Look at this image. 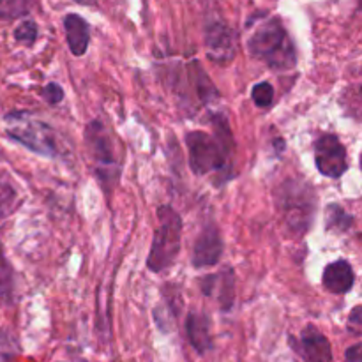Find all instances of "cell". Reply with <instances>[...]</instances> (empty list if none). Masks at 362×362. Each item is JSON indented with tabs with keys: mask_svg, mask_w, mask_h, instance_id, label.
Returning a JSON list of instances; mask_svg holds the SVG:
<instances>
[{
	"mask_svg": "<svg viewBox=\"0 0 362 362\" xmlns=\"http://www.w3.org/2000/svg\"><path fill=\"white\" fill-rule=\"evenodd\" d=\"M274 147H276V151H278V152H283V151H285V147H286L285 140H283V138H276Z\"/></svg>",
	"mask_w": 362,
	"mask_h": 362,
	"instance_id": "obj_24",
	"label": "cell"
},
{
	"mask_svg": "<svg viewBox=\"0 0 362 362\" xmlns=\"http://www.w3.org/2000/svg\"><path fill=\"white\" fill-rule=\"evenodd\" d=\"M200 288L205 297H212L225 311L235 303V274L233 269L226 267L216 274H207L200 278Z\"/></svg>",
	"mask_w": 362,
	"mask_h": 362,
	"instance_id": "obj_11",
	"label": "cell"
},
{
	"mask_svg": "<svg viewBox=\"0 0 362 362\" xmlns=\"http://www.w3.org/2000/svg\"><path fill=\"white\" fill-rule=\"evenodd\" d=\"M345 361L346 362H362L361 345H359V343H356V345H352L349 350H346V352H345Z\"/></svg>",
	"mask_w": 362,
	"mask_h": 362,
	"instance_id": "obj_23",
	"label": "cell"
},
{
	"mask_svg": "<svg viewBox=\"0 0 362 362\" xmlns=\"http://www.w3.org/2000/svg\"><path fill=\"white\" fill-rule=\"evenodd\" d=\"M186 74L187 81H189L191 87H193L194 98H197V101L200 103V105L209 106L211 103L218 101V88L212 83V80L209 78V74L205 73V69L202 67V64L198 62V60H193V62L187 64Z\"/></svg>",
	"mask_w": 362,
	"mask_h": 362,
	"instance_id": "obj_14",
	"label": "cell"
},
{
	"mask_svg": "<svg viewBox=\"0 0 362 362\" xmlns=\"http://www.w3.org/2000/svg\"><path fill=\"white\" fill-rule=\"evenodd\" d=\"M211 124L212 134L205 131H191L186 134L189 168L197 175L216 173V180L223 184L233 177L235 140L225 113L211 115Z\"/></svg>",
	"mask_w": 362,
	"mask_h": 362,
	"instance_id": "obj_1",
	"label": "cell"
},
{
	"mask_svg": "<svg viewBox=\"0 0 362 362\" xmlns=\"http://www.w3.org/2000/svg\"><path fill=\"white\" fill-rule=\"evenodd\" d=\"M257 18V25L247 23V27H255L247 39L250 55L272 71H292L297 66V52L285 25L276 16L258 14Z\"/></svg>",
	"mask_w": 362,
	"mask_h": 362,
	"instance_id": "obj_2",
	"label": "cell"
},
{
	"mask_svg": "<svg viewBox=\"0 0 362 362\" xmlns=\"http://www.w3.org/2000/svg\"><path fill=\"white\" fill-rule=\"evenodd\" d=\"M76 362H88V361H85V359H80V361H76Z\"/></svg>",
	"mask_w": 362,
	"mask_h": 362,
	"instance_id": "obj_26",
	"label": "cell"
},
{
	"mask_svg": "<svg viewBox=\"0 0 362 362\" xmlns=\"http://www.w3.org/2000/svg\"><path fill=\"white\" fill-rule=\"evenodd\" d=\"M251 98L258 108H271L272 103H274V87L269 81H260L251 88Z\"/></svg>",
	"mask_w": 362,
	"mask_h": 362,
	"instance_id": "obj_19",
	"label": "cell"
},
{
	"mask_svg": "<svg viewBox=\"0 0 362 362\" xmlns=\"http://www.w3.org/2000/svg\"><path fill=\"white\" fill-rule=\"evenodd\" d=\"M356 283V272H354L352 264L349 260H336L331 262L327 267L324 269V276H322V285L327 292L334 293V296H345L354 288Z\"/></svg>",
	"mask_w": 362,
	"mask_h": 362,
	"instance_id": "obj_12",
	"label": "cell"
},
{
	"mask_svg": "<svg viewBox=\"0 0 362 362\" xmlns=\"http://www.w3.org/2000/svg\"><path fill=\"white\" fill-rule=\"evenodd\" d=\"M64 32H66L67 46L74 57H83L90 42V25L80 14H66L64 16Z\"/></svg>",
	"mask_w": 362,
	"mask_h": 362,
	"instance_id": "obj_13",
	"label": "cell"
},
{
	"mask_svg": "<svg viewBox=\"0 0 362 362\" xmlns=\"http://www.w3.org/2000/svg\"><path fill=\"white\" fill-rule=\"evenodd\" d=\"M14 292V272L7 258L0 250V297L6 300L11 299Z\"/></svg>",
	"mask_w": 362,
	"mask_h": 362,
	"instance_id": "obj_18",
	"label": "cell"
},
{
	"mask_svg": "<svg viewBox=\"0 0 362 362\" xmlns=\"http://www.w3.org/2000/svg\"><path fill=\"white\" fill-rule=\"evenodd\" d=\"M0 2H2V0H0Z\"/></svg>",
	"mask_w": 362,
	"mask_h": 362,
	"instance_id": "obj_27",
	"label": "cell"
},
{
	"mask_svg": "<svg viewBox=\"0 0 362 362\" xmlns=\"http://www.w3.org/2000/svg\"><path fill=\"white\" fill-rule=\"evenodd\" d=\"M21 204V197L11 179L4 173H0V219L7 218L16 211L18 205Z\"/></svg>",
	"mask_w": 362,
	"mask_h": 362,
	"instance_id": "obj_17",
	"label": "cell"
},
{
	"mask_svg": "<svg viewBox=\"0 0 362 362\" xmlns=\"http://www.w3.org/2000/svg\"><path fill=\"white\" fill-rule=\"evenodd\" d=\"M361 306H356L352 310L349 317V331H352L354 334H361V329H362V317H361Z\"/></svg>",
	"mask_w": 362,
	"mask_h": 362,
	"instance_id": "obj_22",
	"label": "cell"
},
{
	"mask_svg": "<svg viewBox=\"0 0 362 362\" xmlns=\"http://www.w3.org/2000/svg\"><path fill=\"white\" fill-rule=\"evenodd\" d=\"M223 237L218 225L214 221L205 223L202 232L194 240L193 253H191V264L194 269L214 267L219 264L223 255Z\"/></svg>",
	"mask_w": 362,
	"mask_h": 362,
	"instance_id": "obj_10",
	"label": "cell"
},
{
	"mask_svg": "<svg viewBox=\"0 0 362 362\" xmlns=\"http://www.w3.org/2000/svg\"><path fill=\"white\" fill-rule=\"evenodd\" d=\"M14 39L23 46H32L37 39V25L32 20H23L14 28Z\"/></svg>",
	"mask_w": 362,
	"mask_h": 362,
	"instance_id": "obj_20",
	"label": "cell"
},
{
	"mask_svg": "<svg viewBox=\"0 0 362 362\" xmlns=\"http://www.w3.org/2000/svg\"><path fill=\"white\" fill-rule=\"evenodd\" d=\"M288 343L290 349L303 359V362H332L331 341L315 325L304 327L299 338L290 336Z\"/></svg>",
	"mask_w": 362,
	"mask_h": 362,
	"instance_id": "obj_9",
	"label": "cell"
},
{
	"mask_svg": "<svg viewBox=\"0 0 362 362\" xmlns=\"http://www.w3.org/2000/svg\"><path fill=\"white\" fill-rule=\"evenodd\" d=\"M74 2H78V4H83V6H90V4L98 2V0H74Z\"/></svg>",
	"mask_w": 362,
	"mask_h": 362,
	"instance_id": "obj_25",
	"label": "cell"
},
{
	"mask_svg": "<svg viewBox=\"0 0 362 362\" xmlns=\"http://www.w3.org/2000/svg\"><path fill=\"white\" fill-rule=\"evenodd\" d=\"M205 49L207 57L218 66H228L237 55V32L221 20L205 23Z\"/></svg>",
	"mask_w": 362,
	"mask_h": 362,
	"instance_id": "obj_8",
	"label": "cell"
},
{
	"mask_svg": "<svg viewBox=\"0 0 362 362\" xmlns=\"http://www.w3.org/2000/svg\"><path fill=\"white\" fill-rule=\"evenodd\" d=\"M317 205L318 200L313 186L303 179L290 177L276 189V207L279 216L296 235H304L311 228Z\"/></svg>",
	"mask_w": 362,
	"mask_h": 362,
	"instance_id": "obj_4",
	"label": "cell"
},
{
	"mask_svg": "<svg viewBox=\"0 0 362 362\" xmlns=\"http://www.w3.org/2000/svg\"><path fill=\"white\" fill-rule=\"evenodd\" d=\"M41 95L48 105H59V103H62L64 99V88L60 87L59 83H55V81H52V83L42 87Z\"/></svg>",
	"mask_w": 362,
	"mask_h": 362,
	"instance_id": "obj_21",
	"label": "cell"
},
{
	"mask_svg": "<svg viewBox=\"0 0 362 362\" xmlns=\"http://www.w3.org/2000/svg\"><path fill=\"white\" fill-rule=\"evenodd\" d=\"M315 166L329 179H339L349 170V154L336 134H322L315 141Z\"/></svg>",
	"mask_w": 362,
	"mask_h": 362,
	"instance_id": "obj_7",
	"label": "cell"
},
{
	"mask_svg": "<svg viewBox=\"0 0 362 362\" xmlns=\"http://www.w3.org/2000/svg\"><path fill=\"white\" fill-rule=\"evenodd\" d=\"M186 332L189 345L197 350L200 356L207 354L212 349V336H211V320L207 315L191 311L186 320Z\"/></svg>",
	"mask_w": 362,
	"mask_h": 362,
	"instance_id": "obj_15",
	"label": "cell"
},
{
	"mask_svg": "<svg viewBox=\"0 0 362 362\" xmlns=\"http://www.w3.org/2000/svg\"><path fill=\"white\" fill-rule=\"evenodd\" d=\"M85 145L95 163V173L101 179L106 193L112 191V186L120 175V163L117 156L115 141L101 120H92L85 129Z\"/></svg>",
	"mask_w": 362,
	"mask_h": 362,
	"instance_id": "obj_6",
	"label": "cell"
},
{
	"mask_svg": "<svg viewBox=\"0 0 362 362\" xmlns=\"http://www.w3.org/2000/svg\"><path fill=\"white\" fill-rule=\"evenodd\" d=\"M182 243V218L170 205L158 209V228L152 239L147 267L151 272H163L175 264Z\"/></svg>",
	"mask_w": 362,
	"mask_h": 362,
	"instance_id": "obj_5",
	"label": "cell"
},
{
	"mask_svg": "<svg viewBox=\"0 0 362 362\" xmlns=\"http://www.w3.org/2000/svg\"><path fill=\"white\" fill-rule=\"evenodd\" d=\"M6 134L9 140L23 145L34 154L52 159H66L69 154L60 134L45 120H39L30 112H11L4 117Z\"/></svg>",
	"mask_w": 362,
	"mask_h": 362,
	"instance_id": "obj_3",
	"label": "cell"
},
{
	"mask_svg": "<svg viewBox=\"0 0 362 362\" xmlns=\"http://www.w3.org/2000/svg\"><path fill=\"white\" fill-rule=\"evenodd\" d=\"M325 221V230L329 233H336V235H345L352 230L354 223H356V218H354L350 212H346L343 209V205L339 204H329L325 207L324 214Z\"/></svg>",
	"mask_w": 362,
	"mask_h": 362,
	"instance_id": "obj_16",
	"label": "cell"
}]
</instances>
